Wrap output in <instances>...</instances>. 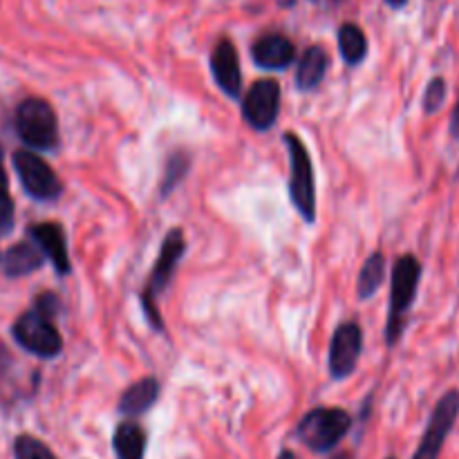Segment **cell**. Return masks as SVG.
I'll return each instance as SVG.
<instances>
[{
  "mask_svg": "<svg viewBox=\"0 0 459 459\" xmlns=\"http://www.w3.org/2000/svg\"><path fill=\"white\" fill-rule=\"evenodd\" d=\"M146 430L133 420H126L117 426L112 435V448L117 459H143L146 457Z\"/></svg>",
  "mask_w": 459,
  "mask_h": 459,
  "instance_id": "obj_16",
  "label": "cell"
},
{
  "mask_svg": "<svg viewBox=\"0 0 459 459\" xmlns=\"http://www.w3.org/2000/svg\"><path fill=\"white\" fill-rule=\"evenodd\" d=\"M30 236L34 245L39 247L40 254L52 263L54 272L58 276H67L72 272L70 251H67L65 231L58 222H40L30 227Z\"/></svg>",
  "mask_w": 459,
  "mask_h": 459,
  "instance_id": "obj_12",
  "label": "cell"
},
{
  "mask_svg": "<svg viewBox=\"0 0 459 459\" xmlns=\"http://www.w3.org/2000/svg\"><path fill=\"white\" fill-rule=\"evenodd\" d=\"M459 420V390L453 388L448 393H444L439 397V402L435 403L433 412H430V420L426 424L424 435H421V442L417 446L412 459H439L444 451V444H446L448 435L453 433Z\"/></svg>",
  "mask_w": 459,
  "mask_h": 459,
  "instance_id": "obj_7",
  "label": "cell"
},
{
  "mask_svg": "<svg viewBox=\"0 0 459 459\" xmlns=\"http://www.w3.org/2000/svg\"><path fill=\"white\" fill-rule=\"evenodd\" d=\"M330 67V56L321 45H312L303 52L299 61V70H296V88L300 92H312L323 83Z\"/></svg>",
  "mask_w": 459,
  "mask_h": 459,
  "instance_id": "obj_15",
  "label": "cell"
},
{
  "mask_svg": "<svg viewBox=\"0 0 459 459\" xmlns=\"http://www.w3.org/2000/svg\"><path fill=\"white\" fill-rule=\"evenodd\" d=\"M13 227V200L9 195L7 173H4L3 146H0V231H9Z\"/></svg>",
  "mask_w": 459,
  "mask_h": 459,
  "instance_id": "obj_23",
  "label": "cell"
},
{
  "mask_svg": "<svg viewBox=\"0 0 459 459\" xmlns=\"http://www.w3.org/2000/svg\"><path fill=\"white\" fill-rule=\"evenodd\" d=\"M12 164L27 195L39 202L58 200V195L63 193V182L43 157L31 151H16Z\"/></svg>",
  "mask_w": 459,
  "mask_h": 459,
  "instance_id": "obj_8",
  "label": "cell"
},
{
  "mask_svg": "<svg viewBox=\"0 0 459 459\" xmlns=\"http://www.w3.org/2000/svg\"><path fill=\"white\" fill-rule=\"evenodd\" d=\"M211 74L218 88L229 99H238L242 92V70L240 56L231 39H220L211 52Z\"/></svg>",
  "mask_w": 459,
  "mask_h": 459,
  "instance_id": "obj_11",
  "label": "cell"
},
{
  "mask_svg": "<svg viewBox=\"0 0 459 459\" xmlns=\"http://www.w3.org/2000/svg\"><path fill=\"white\" fill-rule=\"evenodd\" d=\"M184 251H186V238H184L182 229H170L164 236L160 247V255H157L155 264H152V272L148 276L146 287L142 291V307L146 314L148 323L155 332H164V318H161L160 307H157V299H160L161 291L170 285L175 272H178V264L182 260Z\"/></svg>",
  "mask_w": 459,
  "mask_h": 459,
  "instance_id": "obj_2",
  "label": "cell"
},
{
  "mask_svg": "<svg viewBox=\"0 0 459 459\" xmlns=\"http://www.w3.org/2000/svg\"><path fill=\"white\" fill-rule=\"evenodd\" d=\"M12 334L21 348L40 359H54L63 350L61 332L54 325V318L45 316L36 307L18 316V321L12 327Z\"/></svg>",
  "mask_w": 459,
  "mask_h": 459,
  "instance_id": "obj_6",
  "label": "cell"
},
{
  "mask_svg": "<svg viewBox=\"0 0 459 459\" xmlns=\"http://www.w3.org/2000/svg\"><path fill=\"white\" fill-rule=\"evenodd\" d=\"M16 133L21 142L34 151H56L61 139L56 112L45 99H25L16 110Z\"/></svg>",
  "mask_w": 459,
  "mask_h": 459,
  "instance_id": "obj_5",
  "label": "cell"
},
{
  "mask_svg": "<svg viewBox=\"0 0 459 459\" xmlns=\"http://www.w3.org/2000/svg\"><path fill=\"white\" fill-rule=\"evenodd\" d=\"M388 459H394V457H388Z\"/></svg>",
  "mask_w": 459,
  "mask_h": 459,
  "instance_id": "obj_29",
  "label": "cell"
},
{
  "mask_svg": "<svg viewBox=\"0 0 459 459\" xmlns=\"http://www.w3.org/2000/svg\"><path fill=\"white\" fill-rule=\"evenodd\" d=\"M336 40H339L341 56H343V61L348 63L350 67H357L366 61L368 36L361 27L354 25V22H343V25L339 27Z\"/></svg>",
  "mask_w": 459,
  "mask_h": 459,
  "instance_id": "obj_19",
  "label": "cell"
},
{
  "mask_svg": "<svg viewBox=\"0 0 459 459\" xmlns=\"http://www.w3.org/2000/svg\"><path fill=\"white\" fill-rule=\"evenodd\" d=\"M191 152L184 151V148H178V151L170 152L166 157L164 164V175H161V186H160V195L169 197L175 188L182 184V179L186 178L188 170H191Z\"/></svg>",
  "mask_w": 459,
  "mask_h": 459,
  "instance_id": "obj_20",
  "label": "cell"
},
{
  "mask_svg": "<svg viewBox=\"0 0 459 459\" xmlns=\"http://www.w3.org/2000/svg\"><path fill=\"white\" fill-rule=\"evenodd\" d=\"M13 457L16 459H56V455L49 451L48 444H43L40 439L31 437V435H21V437L13 442Z\"/></svg>",
  "mask_w": 459,
  "mask_h": 459,
  "instance_id": "obj_22",
  "label": "cell"
},
{
  "mask_svg": "<svg viewBox=\"0 0 459 459\" xmlns=\"http://www.w3.org/2000/svg\"><path fill=\"white\" fill-rule=\"evenodd\" d=\"M363 352V330L357 321L341 323L334 330L330 341V359H327V368H330L332 379L343 381L357 370L359 359Z\"/></svg>",
  "mask_w": 459,
  "mask_h": 459,
  "instance_id": "obj_10",
  "label": "cell"
},
{
  "mask_svg": "<svg viewBox=\"0 0 459 459\" xmlns=\"http://www.w3.org/2000/svg\"><path fill=\"white\" fill-rule=\"evenodd\" d=\"M276 3L281 4V7H294L296 0H276Z\"/></svg>",
  "mask_w": 459,
  "mask_h": 459,
  "instance_id": "obj_27",
  "label": "cell"
},
{
  "mask_svg": "<svg viewBox=\"0 0 459 459\" xmlns=\"http://www.w3.org/2000/svg\"><path fill=\"white\" fill-rule=\"evenodd\" d=\"M281 83L276 79H260L242 99V119L255 133L272 130L281 115Z\"/></svg>",
  "mask_w": 459,
  "mask_h": 459,
  "instance_id": "obj_9",
  "label": "cell"
},
{
  "mask_svg": "<svg viewBox=\"0 0 459 459\" xmlns=\"http://www.w3.org/2000/svg\"><path fill=\"white\" fill-rule=\"evenodd\" d=\"M251 58L263 70L281 72L294 63L296 48L285 34L272 31V34H263L260 39H255V43L251 45Z\"/></svg>",
  "mask_w": 459,
  "mask_h": 459,
  "instance_id": "obj_13",
  "label": "cell"
},
{
  "mask_svg": "<svg viewBox=\"0 0 459 459\" xmlns=\"http://www.w3.org/2000/svg\"><path fill=\"white\" fill-rule=\"evenodd\" d=\"M290 155V197L294 209L307 224L316 220V178H314L312 155L296 133L282 134Z\"/></svg>",
  "mask_w": 459,
  "mask_h": 459,
  "instance_id": "obj_3",
  "label": "cell"
},
{
  "mask_svg": "<svg viewBox=\"0 0 459 459\" xmlns=\"http://www.w3.org/2000/svg\"><path fill=\"white\" fill-rule=\"evenodd\" d=\"M160 381L155 377H143V379L134 381L133 385L124 390V394L119 397L117 403V411L121 412L128 420H134L139 415H146L152 406L160 399Z\"/></svg>",
  "mask_w": 459,
  "mask_h": 459,
  "instance_id": "obj_14",
  "label": "cell"
},
{
  "mask_svg": "<svg viewBox=\"0 0 459 459\" xmlns=\"http://www.w3.org/2000/svg\"><path fill=\"white\" fill-rule=\"evenodd\" d=\"M334 459H352V455H350V453H341V455H336Z\"/></svg>",
  "mask_w": 459,
  "mask_h": 459,
  "instance_id": "obj_28",
  "label": "cell"
},
{
  "mask_svg": "<svg viewBox=\"0 0 459 459\" xmlns=\"http://www.w3.org/2000/svg\"><path fill=\"white\" fill-rule=\"evenodd\" d=\"M385 272H388V260H385V255L381 251H375V254L368 255L357 278L359 300H370L381 290V285L385 281Z\"/></svg>",
  "mask_w": 459,
  "mask_h": 459,
  "instance_id": "obj_18",
  "label": "cell"
},
{
  "mask_svg": "<svg viewBox=\"0 0 459 459\" xmlns=\"http://www.w3.org/2000/svg\"><path fill=\"white\" fill-rule=\"evenodd\" d=\"M406 3H408V0H385V4H388V7H393V9H402Z\"/></svg>",
  "mask_w": 459,
  "mask_h": 459,
  "instance_id": "obj_25",
  "label": "cell"
},
{
  "mask_svg": "<svg viewBox=\"0 0 459 459\" xmlns=\"http://www.w3.org/2000/svg\"><path fill=\"white\" fill-rule=\"evenodd\" d=\"M352 415L343 408H330L321 406L309 411L303 420L299 421V435L300 442L309 448L312 453H330L343 442L345 435L352 429Z\"/></svg>",
  "mask_w": 459,
  "mask_h": 459,
  "instance_id": "obj_4",
  "label": "cell"
},
{
  "mask_svg": "<svg viewBox=\"0 0 459 459\" xmlns=\"http://www.w3.org/2000/svg\"><path fill=\"white\" fill-rule=\"evenodd\" d=\"M420 258L412 254L399 255L393 267V285H390V305H388V321H385V343L388 348L399 343L402 334L406 332L408 314L412 312L417 291L421 282Z\"/></svg>",
  "mask_w": 459,
  "mask_h": 459,
  "instance_id": "obj_1",
  "label": "cell"
},
{
  "mask_svg": "<svg viewBox=\"0 0 459 459\" xmlns=\"http://www.w3.org/2000/svg\"><path fill=\"white\" fill-rule=\"evenodd\" d=\"M43 258L45 255L40 254L39 247L30 245V242H18V245H13L12 249L4 254L3 258L4 273L12 278H18V276H27V273L31 272H39L40 264H43Z\"/></svg>",
  "mask_w": 459,
  "mask_h": 459,
  "instance_id": "obj_17",
  "label": "cell"
},
{
  "mask_svg": "<svg viewBox=\"0 0 459 459\" xmlns=\"http://www.w3.org/2000/svg\"><path fill=\"white\" fill-rule=\"evenodd\" d=\"M278 459H299V457H296L291 451H282L281 455H278Z\"/></svg>",
  "mask_w": 459,
  "mask_h": 459,
  "instance_id": "obj_26",
  "label": "cell"
},
{
  "mask_svg": "<svg viewBox=\"0 0 459 459\" xmlns=\"http://www.w3.org/2000/svg\"><path fill=\"white\" fill-rule=\"evenodd\" d=\"M448 97V83L444 76H435L429 81L424 90V97H421V108H424V115H437L444 108Z\"/></svg>",
  "mask_w": 459,
  "mask_h": 459,
  "instance_id": "obj_21",
  "label": "cell"
},
{
  "mask_svg": "<svg viewBox=\"0 0 459 459\" xmlns=\"http://www.w3.org/2000/svg\"><path fill=\"white\" fill-rule=\"evenodd\" d=\"M448 133H451V137L455 139V142H459V99L451 112V126H448Z\"/></svg>",
  "mask_w": 459,
  "mask_h": 459,
  "instance_id": "obj_24",
  "label": "cell"
}]
</instances>
